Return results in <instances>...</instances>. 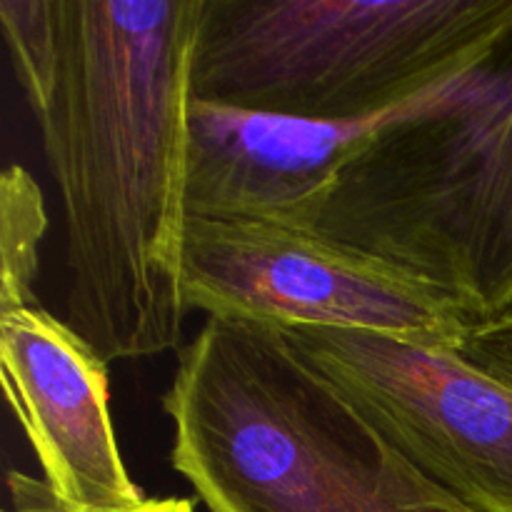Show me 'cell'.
Segmentation results:
<instances>
[{
    "mask_svg": "<svg viewBox=\"0 0 512 512\" xmlns=\"http://www.w3.org/2000/svg\"><path fill=\"white\" fill-rule=\"evenodd\" d=\"M30 105L65 215V320L105 363L180 348L185 145L200 0H53Z\"/></svg>",
    "mask_w": 512,
    "mask_h": 512,
    "instance_id": "6da1fadb",
    "label": "cell"
},
{
    "mask_svg": "<svg viewBox=\"0 0 512 512\" xmlns=\"http://www.w3.org/2000/svg\"><path fill=\"white\" fill-rule=\"evenodd\" d=\"M210 512H480L420 473L275 328L208 318L163 395Z\"/></svg>",
    "mask_w": 512,
    "mask_h": 512,
    "instance_id": "7a4b0ae2",
    "label": "cell"
},
{
    "mask_svg": "<svg viewBox=\"0 0 512 512\" xmlns=\"http://www.w3.org/2000/svg\"><path fill=\"white\" fill-rule=\"evenodd\" d=\"M308 230L443 290L512 310V18L448 83L395 110L343 165Z\"/></svg>",
    "mask_w": 512,
    "mask_h": 512,
    "instance_id": "3957f363",
    "label": "cell"
},
{
    "mask_svg": "<svg viewBox=\"0 0 512 512\" xmlns=\"http://www.w3.org/2000/svg\"><path fill=\"white\" fill-rule=\"evenodd\" d=\"M512 0H200L190 95L318 123L388 115L448 83Z\"/></svg>",
    "mask_w": 512,
    "mask_h": 512,
    "instance_id": "277c9868",
    "label": "cell"
},
{
    "mask_svg": "<svg viewBox=\"0 0 512 512\" xmlns=\"http://www.w3.org/2000/svg\"><path fill=\"white\" fill-rule=\"evenodd\" d=\"M185 310L265 328H345L458 350L470 320L415 275L323 238L260 220L185 218Z\"/></svg>",
    "mask_w": 512,
    "mask_h": 512,
    "instance_id": "5b68a950",
    "label": "cell"
},
{
    "mask_svg": "<svg viewBox=\"0 0 512 512\" xmlns=\"http://www.w3.org/2000/svg\"><path fill=\"white\" fill-rule=\"evenodd\" d=\"M278 333L435 485L480 512H512V388L450 348L368 330Z\"/></svg>",
    "mask_w": 512,
    "mask_h": 512,
    "instance_id": "8992f818",
    "label": "cell"
},
{
    "mask_svg": "<svg viewBox=\"0 0 512 512\" xmlns=\"http://www.w3.org/2000/svg\"><path fill=\"white\" fill-rule=\"evenodd\" d=\"M0 368L55 498L85 512L145 503L120 455L108 405V363L68 323L40 305L0 313Z\"/></svg>",
    "mask_w": 512,
    "mask_h": 512,
    "instance_id": "52a82bcc",
    "label": "cell"
},
{
    "mask_svg": "<svg viewBox=\"0 0 512 512\" xmlns=\"http://www.w3.org/2000/svg\"><path fill=\"white\" fill-rule=\"evenodd\" d=\"M393 113L318 123L190 100L185 215L308 228L343 165Z\"/></svg>",
    "mask_w": 512,
    "mask_h": 512,
    "instance_id": "ba28073f",
    "label": "cell"
},
{
    "mask_svg": "<svg viewBox=\"0 0 512 512\" xmlns=\"http://www.w3.org/2000/svg\"><path fill=\"white\" fill-rule=\"evenodd\" d=\"M45 233L43 193L23 165L10 163L0 175V313L38 305L35 283Z\"/></svg>",
    "mask_w": 512,
    "mask_h": 512,
    "instance_id": "9c48e42d",
    "label": "cell"
},
{
    "mask_svg": "<svg viewBox=\"0 0 512 512\" xmlns=\"http://www.w3.org/2000/svg\"><path fill=\"white\" fill-rule=\"evenodd\" d=\"M0 28L25 100L38 103L55 60L53 0H0Z\"/></svg>",
    "mask_w": 512,
    "mask_h": 512,
    "instance_id": "30bf717a",
    "label": "cell"
},
{
    "mask_svg": "<svg viewBox=\"0 0 512 512\" xmlns=\"http://www.w3.org/2000/svg\"><path fill=\"white\" fill-rule=\"evenodd\" d=\"M458 353L490 378L512 388V310L488 323L470 325Z\"/></svg>",
    "mask_w": 512,
    "mask_h": 512,
    "instance_id": "8fae6325",
    "label": "cell"
},
{
    "mask_svg": "<svg viewBox=\"0 0 512 512\" xmlns=\"http://www.w3.org/2000/svg\"><path fill=\"white\" fill-rule=\"evenodd\" d=\"M8 490L10 505L3 512H85L55 498L45 480H35L15 470L8 473ZM115 512H195V505L185 498H148L135 508Z\"/></svg>",
    "mask_w": 512,
    "mask_h": 512,
    "instance_id": "7c38bea8",
    "label": "cell"
}]
</instances>
